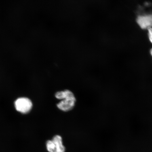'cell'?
Listing matches in <instances>:
<instances>
[{
  "label": "cell",
  "instance_id": "obj_5",
  "mask_svg": "<svg viewBox=\"0 0 152 152\" xmlns=\"http://www.w3.org/2000/svg\"><path fill=\"white\" fill-rule=\"evenodd\" d=\"M148 37L150 41L152 43V28H148Z\"/></svg>",
  "mask_w": 152,
  "mask_h": 152
},
{
  "label": "cell",
  "instance_id": "obj_1",
  "mask_svg": "<svg viewBox=\"0 0 152 152\" xmlns=\"http://www.w3.org/2000/svg\"><path fill=\"white\" fill-rule=\"evenodd\" d=\"M56 96L58 99L62 100L57 104L59 109L64 112L69 111L73 109L76 99L73 93L71 91H59Z\"/></svg>",
  "mask_w": 152,
  "mask_h": 152
},
{
  "label": "cell",
  "instance_id": "obj_3",
  "mask_svg": "<svg viewBox=\"0 0 152 152\" xmlns=\"http://www.w3.org/2000/svg\"><path fill=\"white\" fill-rule=\"evenodd\" d=\"M15 107L17 111L22 113L26 114L31 111L33 103L28 98H20L15 101Z\"/></svg>",
  "mask_w": 152,
  "mask_h": 152
},
{
  "label": "cell",
  "instance_id": "obj_6",
  "mask_svg": "<svg viewBox=\"0 0 152 152\" xmlns=\"http://www.w3.org/2000/svg\"><path fill=\"white\" fill-rule=\"evenodd\" d=\"M150 53H151V54L152 56V48L151 49V51H150Z\"/></svg>",
  "mask_w": 152,
  "mask_h": 152
},
{
  "label": "cell",
  "instance_id": "obj_4",
  "mask_svg": "<svg viewBox=\"0 0 152 152\" xmlns=\"http://www.w3.org/2000/svg\"><path fill=\"white\" fill-rule=\"evenodd\" d=\"M136 22L142 29L152 28V15H140L136 19Z\"/></svg>",
  "mask_w": 152,
  "mask_h": 152
},
{
  "label": "cell",
  "instance_id": "obj_2",
  "mask_svg": "<svg viewBox=\"0 0 152 152\" xmlns=\"http://www.w3.org/2000/svg\"><path fill=\"white\" fill-rule=\"evenodd\" d=\"M46 148L49 152H64L65 148L63 144L62 138L59 135L55 136L52 140L46 142Z\"/></svg>",
  "mask_w": 152,
  "mask_h": 152
}]
</instances>
